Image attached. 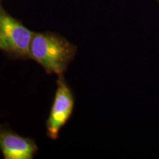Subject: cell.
<instances>
[{
	"instance_id": "1",
	"label": "cell",
	"mask_w": 159,
	"mask_h": 159,
	"mask_svg": "<svg viewBox=\"0 0 159 159\" xmlns=\"http://www.w3.org/2000/svg\"><path fill=\"white\" fill-rule=\"evenodd\" d=\"M77 47L52 33H34L30 59L43 67L48 75H63L76 56Z\"/></svg>"
},
{
	"instance_id": "5",
	"label": "cell",
	"mask_w": 159,
	"mask_h": 159,
	"mask_svg": "<svg viewBox=\"0 0 159 159\" xmlns=\"http://www.w3.org/2000/svg\"><path fill=\"white\" fill-rule=\"evenodd\" d=\"M0 2H1V0H0Z\"/></svg>"
},
{
	"instance_id": "2",
	"label": "cell",
	"mask_w": 159,
	"mask_h": 159,
	"mask_svg": "<svg viewBox=\"0 0 159 159\" xmlns=\"http://www.w3.org/2000/svg\"><path fill=\"white\" fill-rule=\"evenodd\" d=\"M34 33L0 5V50L13 60L30 59Z\"/></svg>"
},
{
	"instance_id": "3",
	"label": "cell",
	"mask_w": 159,
	"mask_h": 159,
	"mask_svg": "<svg viewBox=\"0 0 159 159\" xmlns=\"http://www.w3.org/2000/svg\"><path fill=\"white\" fill-rule=\"evenodd\" d=\"M57 77L56 91L46 122L47 135L52 140L58 139L61 129L70 119L75 105V94L63 75Z\"/></svg>"
},
{
	"instance_id": "4",
	"label": "cell",
	"mask_w": 159,
	"mask_h": 159,
	"mask_svg": "<svg viewBox=\"0 0 159 159\" xmlns=\"http://www.w3.org/2000/svg\"><path fill=\"white\" fill-rule=\"evenodd\" d=\"M0 151L5 159H33L39 147L33 139L0 125Z\"/></svg>"
}]
</instances>
